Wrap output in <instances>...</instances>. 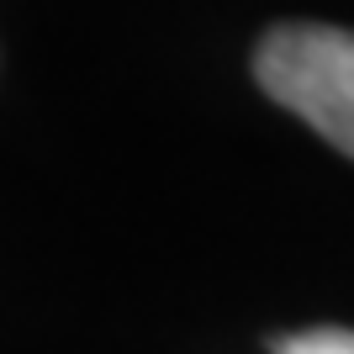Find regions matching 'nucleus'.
<instances>
[{
    "instance_id": "f257e3e1",
    "label": "nucleus",
    "mask_w": 354,
    "mask_h": 354,
    "mask_svg": "<svg viewBox=\"0 0 354 354\" xmlns=\"http://www.w3.org/2000/svg\"><path fill=\"white\" fill-rule=\"evenodd\" d=\"M254 85L354 159V27L275 21L254 43Z\"/></svg>"
},
{
    "instance_id": "f03ea898",
    "label": "nucleus",
    "mask_w": 354,
    "mask_h": 354,
    "mask_svg": "<svg viewBox=\"0 0 354 354\" xmlns=\"http://www.w3.org/2000/svg\"><path fill=\"white\" fill-rule=\"evenodd\" d=\"M270 354H354V328H296V333H275L270 339Z\"/></svg>"
}]
</instances>
